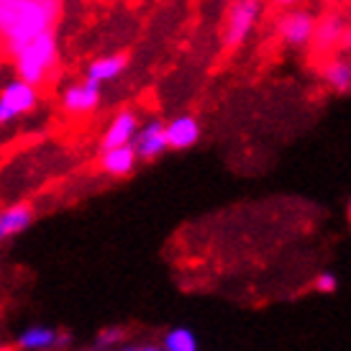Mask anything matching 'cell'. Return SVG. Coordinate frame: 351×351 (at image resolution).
<instances>
[{"mask_svg": "<svg viewBox=\"0 0 351 351\" xmlns=\"http://www.w3.org/2000/svg\"><path fill=\"white\" fill-rule=\"evenodd\" d=\"M138 126H141V121H138L136 110H131V108L118 110L116 116L108 121L106 131H103V136H100V149L131 144V141H134V136H136Z\"/></svg>", "mask_w": 351, "mask_h": 351, "instance_id": "obj_8", "label": "cell"}, {"mask_svg": "<svg viewBox=\"0 0 351 351\" xmlns=\"http://www.w3.org/2000/svg\"><path fill=\"white\" fill-rule=\"evenodd\" d=\"M315 287H318L321 293H333V290H336V277H333V274H321V277L315 280Z\"/></svg>", "mask_w": 351, "mask_h": 351, "instance_id": "obj_18", "label": "cell"}, {"mask_svg": "<svg viewBox=\"0 0 351 351\" xmlns=\"http://www.w3.org/2000/svg\"><path fill=\"white\" fill-rule=\"evenodd\" d=\"M313 29H315V19L308 10H290L277 21V36L282 41V47L295 51L311 47Z\"/></svg>", "mask_w": 351, "mask_h": 351, "instance_id": "obj_6", "label": "cell"}, {"mask_svg": "<svg viewBox=\"0 0 351 351\" xmlns=\"http://www.w3.org/2000/svg\"><path fill=\"white\" fill-rule=\"evenodd\" d=\"M62 8V0H0V41L8 54L34 36L57 29Z\"/></svg>", "mask_w": 351, "mask_h": 351, "instance_id": "obj_1", "label": "cell"}, {"mask_svg": "<svg viewBox=\"0 0 351 351\" xmlns=\"http://www.w3.org/2000/svg\"><path fill=\"white\" fill-rule=\"evenodd\" d=\"M128 67V59L123 54H103V57H95L88 64V72L85 77L98 82V85H106V82H113L116 77H121Z\"/></svg>", "mask_w": 351, "mask_h": 351, "instance_id": "obj_14", "label": "cell"}, {"mask_svg": "<svg viewBox=\"0 0 351 351\" xmlns=\"http://www.w3.org/2000/svg\"><path fill=\"white\" fill-rule=\"evenodd\" d=\"M100 100H103V85L85 77L62 90L59 103H62V110L67 116H90L98 110Z\"/></svg>", "mask_w": 351, "mask_h": 351, "instance_id": "obj_5", "label": "cell"}, {"mask_svg": "<svg viewBox=\"0 0 351 351\" xmlns=\"http://www.w3.org/2000/svg\"><path fill=\"white\" fill-rule=\"evenodd\" d=\"M31 223H34V210H31V205L16 203V205L3 208V210H0V244L13 239V236L23 234L26 228H31Z\"/></svg>", "mask_w": 351, "mask_h": 351, "instance_id": "obj_13", "label": "cell"}, {"mask_svg": "<svg viewBox=\"0 0 351 351\" xmlns=\"http://www.w3.org/2000/svg\"><path fill=\"white\" fill-rule=\"evenodd\" d=\"M165 351H197V339L193 331L187 328H172L167 331L165 341H162Z\"/></svg>", "mask_w": 351, "mask_h": 351, "instance_id": "obj_16", "label": "cell"}, {"mask_svg": "<svg viewBox=\"0 0 351 351\" xmlns=\"http://www.w3.org/2000/svg\"><path fill=\"white\" fill-rule=\"evenodd\" d=\"M259 19H262V0H234V5L226 13L223 29H221V39L226 47L228 49L241 47L256 29Z\"/></svg>", "mask_w": 351, "mask_h": 351, "instance_id": "obj_3", "label": "cell"}, {"mask_svg": "<svg viewBox=\"0 0 351 351\" xmlns=\"http://www.w3.org/2000/svg\"><path fill=\"white\" fill-rule=\"evenodd\" d=\"M269 3H274V5H280V8H293V5H298L300 0H269Z\"/></svg>", "mask_w": 351, "mask_h": 351, "instance_id": "obj_20", "label": "cell"}, {"mask_svg": "<svg viewBox=\"0 0 351 351\" xmlns=\"http://www.w3.org/2000/svg\"><path fill=\"white\" fill-rule=\"evenodd\" d=\"M21 351H54L69 343L67 333H59L51 326H29L16 339Z\"/></svg>", "mask_w": 351, "mask_h": 351, "instance_id": "obj_10", "label": "cell"}, {"mask_svg": "<svg viewBox=\"0 0 351 351\" xmlns=\"http://www.w3.org/2000/svg\"><path fill=\"white\" fill-rule=\"evenodd\" d=\"M123 339H126V328H123V326H106V328L98 333L95 343H98V346H103V349H108V346L123 343Z\"/></svg>", "mask_w": 351, "mask_h": 351, "instance_id": "obj_17", "label": "cell"}, {"mask_svg": "<svg viewBox=\"0 0 351 351\" xmlns=\"http://www.w3.org/2000/svg\"><path fill=\"white\" fill-rule=\"evenodd\" d=\"M323 85L333 93H349L351 90V59L331 57L321 69Z\"/></svg>", "mask_w": 351, "mask_h": 351, "instance_id": "obj_15", "label": "cell"}, {"mask_svg": "<svg viewBox=\"0 0 351 351\" xmlns=\"http://www.w3.org/2000/svg\"><path fill=\"white\" fill-rule=\"evenodd\" d=\"M0 351H5V349H3V346H0Z\"/></svg>", "mask_w": 351, "mask_h": 351, "instance_id": "obj_22", "label": "cell"}, {"mask_svg": "<svg viewBox=\"0 0 351 351\" xmlns=\"http://www.w3.org/2000/svg\"><path fill=\"white\" fill-rule=\"evenodd\" d=\"M121 351H165L162 346H154V343H144V346H126Z\"/></svg>", "mask_w": 351, "mask_h": 351, "instance_id": "obj_19", "label": "cell"}, {"mask_svg": "<svg viewBox=\"0 0 351 351\" xmlns=\"http://www.w3.org/2000/svg\"><path fill=\"white\" fill-rule=\"evenodd\" d=\"M39 106V88L26 80L13 77L0 88V126H8L19 118L29 116Z\"/></svg>", "mask_w": 351, "mask_h": 351, "instance_id": "obj_4", "label": "cell"}, {"mask_svg": "<svg viewBox=\"0 0 351 351\" xmlns=\"http://www.w3.org/2000/svg\"><path fill=\"white\" fill-rule=\"evenodd\" d=\"M346 31H349V21L343 19V13H326V16L315 21L311 47L318 54H331V51L341 49Z\"/></svg>", "mask_w": 351, "mask_h": 351, "instance_id": "obj_7", "label": "cell"}, {"mask_svg": "<svg viewBox=\"0 0 351 351\" xmlns=\"http://www.w3.org/2000/svg\"><path fill=\"white\" fill-rule=\"evenodd\" d=\"M131 147L136 152L138 159H144V162H152L156 156H162L167 152V134H165V123L162 121H147V123H141L136 131V136L131 141Z\"/></svg>", "mask_w": 351, "mask_h": 351, "instance_id": "obj_9", "label": "cell"}, {"mask_svg": "<svg viewBox=\"0 0 351 351\" xmlns=\"http://www.w3.org/2000/svg\"><path fill=\"white\" fill-rule=\"evenodd\" d=\"M80 351H108V349H103V346H88V349H80Z\"/></svg>", "mask_w": 351, "mask_h": 351, "instance_id": "obj_21", "label": "cell"}, {"mask_svg": "<svg viewBox=\"0 0 351 351\" xmlns=\"http://www.w3.org/2000/svg\"><path fill=\"white\" fill-rule=\"evenodd\" d=\"M10 57H13L16 77L26 80L31 85L41 88L59 67L57 34H54V31L39 34V36L29 39L26 44H21L16 51H10Z\"/></svg>", "mask_w": 351, "mask_h": 351, "instance_id": "obj_2", "label": "cell"}, {"mask_svg": "<svg viewBox=\"0 0 351 351\" xmlns=\"http://www.w3.org/2000/svg\"><path fill=\"white\" fill-rule=\"evenodd\" d=\"M136 165H138V156L131 144L100 149V169H103L108 177L123 180V177H128L134 169H136Z\"/></svg>", "mask_w": 351, "mask_h": 351, "instance_id": "obj_11", "label": "cell"}, {"mask_svg": "<svg viewBox=\"0 0 351 351\" xmlns=\"http://www.w3.org/2000/svg\"><path fill=\"white\" fill-rule=\"evenodd\" d=\"M165 134H167V147L182 152V149H190L197 144V138H200V123H197L195 116H177L169 123H165Z\"/></svg>", "mask_w": 351, "mask_h": 351, "instance_id": "obj_12", "label": "cell"}]
</instances>
